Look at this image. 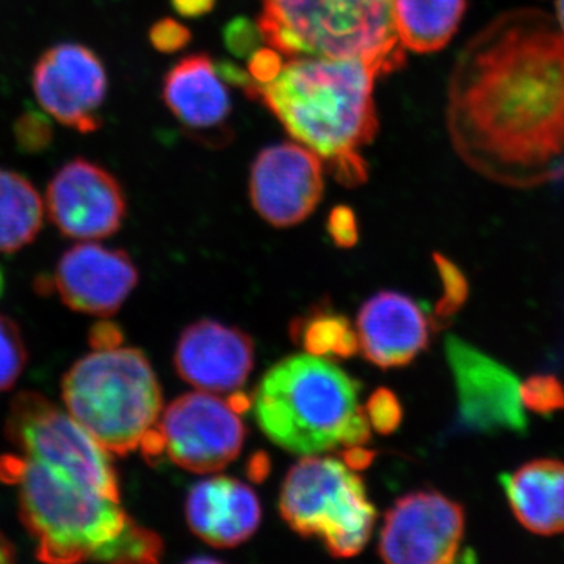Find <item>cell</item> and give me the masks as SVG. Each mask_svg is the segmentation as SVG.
Returning a JSON list of instances; mask_svg holds the SVG:
<instances>
[{
  "label": "cell",
  "mask_w": 564,
  "mask_h": 564,
  "mask_svg": "<svg viewBox=\"0 0 564 564\" xmlns=\"http://www.w3.org/2000/svg\"><path fill=\"white\" fill-rule=\"evenodd\" d=\"M447 129L486 180L532 188L564 176V32L544 11H507L458 55Z\"/></svg>",
  "instance_id": "cell-1"
},
{
  "label": "cell",
  "mask_w": 564,
  "mask_h": 564,
  "mask_svg": "<svg viewBox=\"0 0 564 564\" xmlns=\"http://www.w3.org/2000/svg\"><path fill=\"white\" fill-rule=\"evenodd\" d=\"M432 322L410 296L383 291L367 300L356 333L364 358L381 369L413 362L432 339Z\"/></svg>",
  "instance_id": "cell-17"
},
{
  "label": "cell",
  "mask_w": 564,
  "mask_h": 564,
  "mask_svg": "<svg viewBox=\"0 0 564 564\" xmlns=\"http://www.w3.org/2000/svg\"><path fill=\"white\" fill-rule=\"evenodd\" d=\"M163 454L182 469L214 474L239 456L245 425L239 413L212 392L185 393L159 419Z\"/></svg>",
  "instance_id": "cell-9"
},
{
  "label": "cell",
  "mask_w": 564,
  "mask_h": 564,
  "mask_svg": "<svg viewBox=\"0 0 564 564\" xmlns=\"http://www.w3.org/2000/svg\"><path fill=\"white\" fill-rule=\"evenodd\" d=\"M282 55L273 47H259L248 58V73L256 84H269L280 74L284 61Z\"/></svg>",
  "instance_id": "cell-32"
},
{
  "label": "cell",
  "mask_w": 564,
  "mask_h": 564,
  "mask_svg": "<svg viewBox=\"0 0 564 564\" xmlns=\"http://www.w3.org/2000/svg\"><path fill=\"white\" fill-rule=\"evenodd\" d=\"M3 292V273L2 270H0V295H2Z\"/></svg>",
  "instance_id": "cell-39"
},
{
  "label": "cell",
  "mask_w": 564,
  "mask_h": 564,
  "mask_svg": "<svg viewBox=\"0 0 564 564\" xmlns=\"http://www.w3.org/2000/svg\"><path fill=\"white\" fill-rule=\"evenodd\" d=\"M54 126L51 117L40 110L22 111L13 124V139L22 154H43L54 143Z\"/></svg>",
  "instance_id": "cell-26"
},
{
  "label": "cell",
  "mask_w": 564,
  "mask_h": 564,
  "mask_svg": "<svg viewBox=\"0 0 564 564\" xmlns=\"http://www.w3.org/2000/svg\"><path fill=\"white\" fill-rule=\"evenodd\" d=\"M445 356L458 393L459 421L481 433H525L521 381L507 366L459 337L445 343Z\"/></svg>",
  "instance_id": "cell-12"
},
{
  "label": "cell",
  "mask_w": 564,
  "mask_h": 564,
  "mask_svg": "<svg viewBox=\"0 0 564 564\" xmlns=\"http://www.w3.org/2000/svg\"><path fill=\"white\" fill-rule=\"evenodd\" d=\"M323 192L322 159L303 144H272L252 162V209L274 228H292L306 220L321 204Z\"/></svg>",
  "instance_id": "cell-14"
},
{
  "label": "cell",
  "mask_w": 564,
  "mask_h": 564,
  "mask_svg": "<svg viewBox=\"0 0 564 564\" xmlns=\"http://www.w3.org/2000/svg\"><path fill=\"white\" fill-rule=\"evenodd\" d=\"M361 384L321 356L295 355L273 366L252 397L263 434L291 454L310 456L370 440Z\"/></svg>",
  "instance_id": "cell-4"
},
{
  "label": "cell",
  "mask_w": 564,
  "mask_h": 564,
  "mask_svg": "<svg viewBox=\"0 0 564 564\" xmlns=\"http://www.w3.org/2000/svg\"><path fill=\"white\" fill-rule=\"evenodd\" d=\"M521 400L530 413H558L564 410V383L555 375H533L521 383Z\"/></svg>",
  "instance_id": "cell-27"
},
{
  "label": "cell",
  "mask_w": 564,
  "mask_h": 564,
  "mask_svg": "<svg viewBox=\"0 0 564 564\" xmlns=\"http://www.w3.org/2000/svg\"><path fill=\"white\" fill-rule=\"evenodd\" d=\"M326 231L336 247L350 250L359 240L358 220L355 210L348 206H336L329 212Z\"/></svg>",
  "instance_id": "cell-31"
},
{
  "label": "cell",
  "mask_w": 564,
  "mask_h": 564,
  "mask_svg": "<svg viewBox=\"0 0 564 564\" xmlns=\"http://www.w3.org/2000/svg\"><path fill=\"white\" fill-rule=\"evenodd\" d=\"M191 41V29L173 18H162L151 25V46L161 54H176V52L185 50Z\"/></svg>",
  "instance_id": "cell-30"
},
{
  "label": "cell",
  "mask_w": 564,
  "mask_h": 564,
  "mask_svg": "<svg viewBox=\"0 0 564 564\" xmlns=\"http://www.w3.org/2000/svg\"><path fill=\"white\" fill-rule=\"evenodd\" d=\"M88 339L93 350H110V348L121 347L122 333L113 323L99 322L90 329Z\"/></svg>",
  "instance_id": "cell-33"
},
{
  "label": "cell",
  "mask_w": 564,
  "mask_h": 564,
  "mask_svg": "<svg viewBox=\"0 0 564 564\" xmlns=\"http://www.w3.org/2000/svg\"><path fill=\"white\" fill-rule=\"evenodd\" d=\"M28 366V348L20 326L0 314V392L10 391Z\"/></svg>",
  "instance_id": "cell-24"
},
{
  "label": "cell",
  "mask_w": 564,
  "mask_h": 564,
  "mask_svg": "<svg viewBox=\"0 0 564 564\" xmlns=\"http://www.w3.org/2000/svg\"><path fill=\"white\" fill-rule=\"evenodd\" d=\"M464 508L437 491L406 494L386 513L378 554L392 564H448L462 552Z\"/></svg>",
  "instance_id": "cell-11"
},
{
  "label": "cell",
  "mask_w": 564,
  "mask_h": 564,
  "mask_svg": "<svg viewBox=\"0 0 564 564\" xmlns=\"http://www.w3.org/2000/svg\"><path fill=\"white\" fill-rule=\"evenodd\" d=\"M139 270L128 252L95 242L74 245L57 263L55 291L62 302L82 314L110 317L129 299Z\"/></svg>",
  "instance_id": "cell-15"
},
{
  "label": "cell",
  "mask_w": 564,
  "mask_h": 564,
  "mask_svg": "<svg viewBox=\"0 0 564 564\" xmlns=\"http://www.w3.org/2000/svg\"><path fill=\"white\" fill-rule=\"evenodd\" d=\"M17 560L14 545L10 543L6 534L0 533V563H11Z\"/></svg>",
  "instance_id": "cell-37"
},
{
  "label": "cell",
  "mask_w": 564,
  "mask_h": 564,
  "mask_svg": "<svg viewBox=\"0 0 564 564\" xmlns=\"http://www.w3.org/2000/svg\"><path fill=\"white\" fill-rule=\"evenodd\" d=\"M43 198L28 177L0 169V254L31 245L44 221Z\"/></svg>",
  "instance_id": "cell-22"
},
{
  "label": "cell",
  "mask_w": 564,
  "mask_h": 564,
  "mask_svg": "<svg viewBox=\"0 0 564 564\" xmlns=\"http://www.w3.org/2000/svg\"><path fill=\"white\" fill-rule=\"evenodd\" d=\"M556 9V24H558V28L562 29L564 32V0H556L555 3Z\"/></svg>",
  "instance_id": "cell-38"
},
{
  "label": "cell",
  "mask_w": 564,
  "mask_h": 564,
  "mask_svg": "<svg viewBox=\"0 0 564 564\" xmlns=\"http://www.w3.org/2000/svg\"><path fill=\"white\" fill-rule=\"evenodd\" d=\"M162 98L174 118L196 135L215 139L221 133L228 139L231 96L209 55L181 58L163 77Z\"/></svg>",
  "instance_id": "cell-19"
},
{
  "label": "cell",
  "mask_w": 564,
  "mask_h": 564,
  "mask_svg": "<svg viewBox=\"0 0 564 564\" xmlns=\"http://www.w3.org/2000/svg\"><path fill=\"white\" fill-rule=\"evenodd\" d=\"M44 206L55 228L80 242L113 236L120 231L128 212L117 176L84 158L73 159L54 174Z\"/></svg>",
  "instance_id": "cell-13"
},
{
  "label": "cell",
  "mask_w": 564,
  "mask_h": 564,
  "mask_svg": "<svg viewBox=\"0 0 564 564\" xmlns=\"http://www.w3.org/2000/svg\"><path fill=\"white\" fill-rule=\"evenodd\" d=\"M185 516L204 543L225 549L250 540L261 525L262 510L250 486L220 475L193 486Z\"/></svg>",
  "instance_id": "cell-18"
},
{
  "label": "cell",
  "mask_w": 564,
  "mask_h": 564,
  "mask_svg": "<svg viewBox=\"0 0 564 564\" xmlns=\"http://www.w3.org/2000/svg\"><path fill=\"white\" fill-rule=\"evenodd\" d=\"M292 337L293 340L300 339V344L310 355L321 358H350L359 351L358 333L350 321L344 315L326 311L293 325Z\"/></svg>",
  "instance_id": "cell-23"
},
{
  "label": "cell",
  "mask_w": 564,
  "mask_h": 564,
  "mask_svg": "<svg viewBox=\"0 0 564 564\" xmlns=\"http://www.w3.org/2000/svg\"><path fill=\"white\" fill-rule=\"evenodd\" d=\"M433 259L443 284V299L437 302L434 310V325H440L451 322V318L459 313L469 296V282L462 269L441 252H434Z\"/></svg>",
  "instance_id": "cell-25"
},
{
  "label": "cell",
  "mask_w": 564,
  "mask_h": 564,
  "mask_svg": "<svg viewBox=\"0 0 564 564\" xmlns=\"http://www.w3.org/2000/svg\"><path fill=\"white\" fill-rule=\"evenodd\" d=\"M66 411L111 455L126 456L162 415L161 384L135 348L93 350L62 381Z\"/></svg>",
  "instance_id": "cell-6"
},
{
  "label": "cell",
  "mask_w": 564,
  "mask_h": 564,
  "mask_svg": "<svg viewBox=\"0 0 564 564\" xmlns=\"http://www.w3.org/2000/svg\"><path fill=\"white\" fill-rule=\"evenodd\" d=\"M215 70H217L218 77L229 87L240 88L243 93L251 87L252 77L248 69L245 70L240 68L237 63L229 61H220L218 63H214Z\"/></svg>",
  "instance_id": "cell-34"
},
{
  "label": "cell",
  "mask_w": 564,
  "mask_h": 564,
  "mask_svg": "<svg viewBox=\"0 0 564 564\" xmlns=\"http://www.w3.org/2000/svg\"><path fill=\"white\" fill-rule=\"evenodd\" d=\"M263 43L284 58H355L391 76L406 65L393 0H261Z\"/></svg>",
  "instance_id": "cell-5"
},
{
  "label": "cell",
  "mask_w": 564,
  "mask_h": 564,
  "mask_svg": "<svg viewBox=\"0 0 564 564\" xmlns=\"http://www.w3.org/2000/svg\"><path fill=\"white\" fill-rule=\"evenodd\" d=\"M282 519L293 532L318 538L336 558H350L369 543L377 510L359 475L329 456H303L289 470L280 496Z\"/></svg>",
  "instance_id": "cell-7"
},
{
  "label": "cell",
  "mask_w": 564,
  "mask_h": 564,
  "mask_svg": "<svg viewBox=\"0 0 564 564\" xmlns=\"http://www.w3.org/2000/svg\"><path fill=\"white\" fill-rule=\"evenodd\" d=\"M377 70L355 58H285L269 84L245 91L281 122L296 143L315 152L344 187L369 177L361 151L377 137L373 88Z\"/></svg>",
  "instance_id": "cell-2"
},
{
  "label": "cell",
  "mask_w": 564,
  "mask_h": 564,
  "mask_svg": "<svg viewBox=\"0 0 564 564\" xmlns=\"http://www.w3.org/2000/svg\"><path fill=\"white\" fill-rule=\"evenodd\" d=\"M32 88L41 109L66 128L93 133L102 128L101 109L109 90L104 62L80 43H58L40 55Z\"/></svg>",
  "instance_id": "cell-10"
},
{
  "label": "cell",
  "mask_w": 564,
  "mask_h": 564,
  "mask_svg": "<svg viewBox=\"0 0 564 564\" xmlns=\"http://www.w3.org/2000/svg\"><path fill=\"white\" fill-rule=\"evenodd\" d=\"M373 458V452L366 451V448H362V445H355V447H348V451L344 452L343 462L347 464L350 469L358 470L372 464Z\"/></svg>",
  "instance_id": "cell-36"
},
{
  "label": "cell",
  "mask_w": 564,
  "mask_h": 564,
  "mask_svg": "<svg viewBox=\"0 0 564 564\" xmlns=\"http://www.w3.org/2000/svg\"><path fill=\"white\" fill-rule=\"evenodd\" d=\"M217 0H172L173 10L187 20H198L214 11Z\"/></svg>",
  "instance_id": "cell-35"
},
{
  "label": "cell",
  "mask_w": 564,
  "mask_h": 564,
  "mask_svg": "<svg viewBox=\"0 0 564 564\" xmlns=\"http://www.w3.org/2000/svg\"><path fill=\"white\" fill-rule=\"evenodd\" d=\"M514 518L540 536L564 533V462L533 459L500 478Z\"/></svg>",
  "instance_id": "cell-20"
},
{
  "label": "cell",
  "mask_w": 564,
  "mask_h": 564,
  "mask_svg": "<svg viewBox=\"0 0 564 564\" xmlns=\"http://www.w3.org/2000/svg\"><path fill=\"white\" fill-rule=\"evenodd\" d=\"M223 43L236 58H250L262 47L263 36L258 22L247 17H237L223 29Z\"/></svg>",
  "instance_id": "cell-29"
},
{
  "label": "cell",
  "mask_w": 564,
  "mask_h": 564,
  "mask_svg": "<svg viewBox=\"0 0 564 564\" xmlns=\"http://www.w3.org/2000/svg\"><path fill=\"white\" fill-rule=\"evenodd\" d=\"M254 364L251 337L215 321L192 323L181 334L174 366L182 380L199 391H239Z\"/></svg>",
  "instance_id": "cell-16"
},
{
  "label": "cell",
  "mask_w": 564,
  "mask_h": 564,
  "mask_svg": "<svg viewBox=\"0 0 564 564\" xmlns=\"http://www.w3.org/2000/svg\"><path fill=\"white\" fill-rule=\"evenodd\" d=\"M469 0H393V21L404 50L443 51L458 32Z\"/></svg>",
  "instance_id": "cell-21"
},
{
  "label": "cell",
  "mask_w": 564,
  "mask_h": 564,
  "mask_svg": "<svg viewBox=\"0 0 564 564\" xmlns=\"http://www.w3.org/2000/svg\"><path fill=\"white\" fill-rule=\"evenodd\" d=\"M6 434L25 458L121 500L111 454L68 411L41 393L25 391L14 397Z\"/></svg>",
  "instance_id": "cell-8"
},
{
  "label": "cell",
  "mask_w": 564,
  "mask_h": 564,
  "mask_svg": "<svg viewBox=\"0 0 564 564\" xmlns=\"http://www.w3.org/2000/svg\"><path fill=\"white\" fill-rule=\"evenodd\" d=\"M0 480L18 486L40 562H161L162 538L137 524L120 500L22 455L0 456Z\"/></svg>",
  "instance_id": "cell-3"
},
{
  "label": "cell",
  "mask_w": 564,
  "mask_h": 564,
  "mask_svg": "<svg viewBox=\"0 0 564 564\" xmlns=\"http://www.w3.org/2000/svg\"><path fill=\"white\" fill-rule=\"evenodd\" d=\"M364 411H366L370 426H373L381 434L395 432L402 423V404H400L395 393L389 391V389H377L369 397L367 403L364 404Z\"/></svg>",
  "instance_id": "cell-28"
}]
</instances>
